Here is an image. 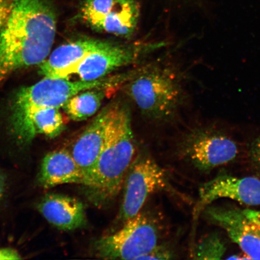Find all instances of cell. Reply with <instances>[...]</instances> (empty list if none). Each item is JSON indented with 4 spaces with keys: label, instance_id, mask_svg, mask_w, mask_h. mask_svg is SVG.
<instances>
[{
    "label": "cell",
    "instance_id": "obj_1",
    "mask_svg": "<svg viewBox=\"0 0 260 260\" xmlns=\"http://www.w3.org/2000/svg\"><path fill=\"white\" fill-rule=\"evenodd\" d=\"M56 32L51 0H12L0 32V82L16 71L43 62Z\"/></svg>",
    "mask_w": 260,
    "mask_h": 260
},
{
    "label": "cell",
    "instance_id": "obj_2",
    "mask_svg": "<svg viewBox=\"0 0 260 260\" xmlns=\"http://www.w3.org/2000/svg\"><path fill=\"white\" fill-rule=\"evenodd\" d=\"M130 114L125 107L114 105L105 143L94 169L87 198L98 207L106 206L118 196L136 157Z\"/></svg>",
    "mask_w": 260,
    "mask_h": 260
},
{
    "label": "cell",
    "instance_id": "obj_3",
    "mask_svg": "<svg viewBox=\"0 0 260 260\" xmlns=\"http://www.w3.org/2000/svg\"><path fill=\"white\" fill-rule=\"evenodd\" d=\"M245 140L230 126L207 121L191 129L182 142V158L205 181L242 164Z\"/></svg>",
    "mask_w": 260,
    "mask_h": 260
},
{
    "label": "cell",
    "instance_id": "obj_4",
    "mask_svg": "<svg viewBox=\"0 0 260 260\" xmlns=\"http://www.w3.org/2000/svg\"><path fill=\"white\" fill-rule=\"evenodd\" d=\"M125 83L130 99L143 113L152 118L171 115L183 97L180 80L167 68L152 67L135 71Z\"/></svg>",
    "mask_w": 260,
    "mask_h": 260
},
{
    "label": "cell",
    "instance_id": "obj_5",
    "mask_svg": "<svg viewBox=\"0 0 260 260\" xmlns=\"http://www.w3.org/2000/svg\"><path fill=\"white\" fill-rule=\"evenodd\" d=\"M125 74L94 81H71L68 79L45 77L34 85L24 87L16 95L11 123L17 122L38 110L63 107L71 98L87 89L124 82Z\"/></svg>",
    "mask_w": 260,
    "mask_h": 260
},
{
    "label": "cell",
    "instance_id": "obj_6",
    "mask_svg": "<svg viewBox=\"0 0 260 260\" xmlns=\"http://www.w3.org/2000/svg\"><path fill=\"white\" fill-rule=\"evenodd\" d=\"M160 237L158 221L141 211L116 232L98 239L92 251L102 259H141L160 244Z\"/></svg>",
    "mask_w": 260,
    "mask_h": 260
},
{
    "label": "cell",
    "instance_id": "obj_7",
    "mask_svg": "<svg viewBox=\"0 0 260 260\" xmlns=\"http://www.w3.org/2000/svg\"><path fill=\"white\" fill-rule=\"evenodd\" d=\"M168 186L167 174L150 155H136L123 181L119 219L123 223L137 215L152 194Z\"/></svg>",
    "mask_w": 260,
    "mask_h": 260
},
{
    "label": "cell",
    "instance_id": "obj_8",
    "mask_svg": "<svg viewBox=\"0 0 260 260\" xmlns=\"http://www.w3.org/2000/svg\"><path fill=\"white\" fill-rule=\"evenodd\" d=\"M203 211L207 222L225 232L248 259H260V211L209 205Z\"/></svg>",
    "mask_w": 260,
    "mask_h": 260
},
{
    "label": "cell",
    "instance_id": "obj_9",
    "mask_svg": "<svg viewBox=\"0 0 260 260\" xmlns=\"http://www.w3.org/2000/svg\"><path fill=\"white\" fill-rule=\"evenodd\" d=\"M164 45L165 43L160 42L129 45L111 43L87 55L78 65L74 74L83 81L103 79L113 71L135 62L145 54Z\"/></svg>",
    "mask_w": 260,
    "mask_h": 260
},
{
    "label": "cell",
    "instance_id": "obj_10",
    "mask_svg": "<svg viewBox=\"0 0 260 260\" xmlns=\"http://www.w3.org/2000/svg\"><path fill=\"white\" fill-rule=\"evenodd\" d=\"M219 199H230L247 206H260L259 178L237 177L224 171L204 181L199 188L198 213Z\"/></svg>",
    "mask_w": 260,
    "mask_h": 260
},
{
    "label": "cell",
    "instance_id": "obj_11",
    "mask_svg": "<svg viewBox=\"0 0 260 260\" xmlns=\"http://www.w3.org/2000/svg\"><path fill=\"white\" fill-rule=\"evenodd\" d=\"M114 105L107 106L94 118L74 143L71 153L85 175L88 187L105 143L107 125Z\"/></svg>",
    "mask_w": 260,
    "mask_h": 260
},
{
    "label": "cell",
    "instance_id": "obj_12",
    "mask_svg": "<svg viewBox=\"0 0 260 260\" xmlns=\"http://www.w3.org/2000/svg\"><path fill=\"white\" fill-rule=\"evenodd\" d=\"M111 43L95 39H82L61 45L41 64L40 73L47 78L68 79L87 55Z\"/></svg>",
    "mask_w": 260,
    "mask_h": 260
},
{
    "label": "cell",
    "instance_id": "obj_13",
    "mask_svg": "<svg viewBox=\"0 0 260 260\" xmlns=\"http://www.w3.org/2000/svg\"><path fill=\"white\" fill-rule=\"evenodd\" d=\"M42 216L57 229L73 231L86 225L85 209L81 201L68 195L51 193L39 204Z\"/></svg>",
    "mask_w": 260,
    "mask_h": 260
},
{
    "label": "cell",
    "instance_id": "obj_14",
    "mask_svg": "<svg viewBox=\"0 0 260 260\" xmlns=\"http://www.w3.org/2000/svg\"><path fill=\"white\" fill-rule=\"evenodd\" d=\"M39 181L42 187L50 188L64 184H79L85 187V175L66 149L52 151L42 160Z\"/></svg>",
    "mask_w": 260,
    "mask_h": 260
},
{
    "label": "cell",
    "instance_id": "obj_15",
    "mask_svg": "<svg viewBox=\"0 0 260 260\" xmlns=\"http://www.w3.org/2000/svg\"><path fill=\"white\" fill-rule=\"evenodd\" d=\"M11 125L15 137L21 144L30 142L38 135L56 138L64 127L63 117L58 109L38 110Z\"/></svg>",
    "mask_w": 260,
    "mask_h": 260
},
{
    "label": "cell",
    "instance_id": "obj_16",
    "mask_svg": "<svg viewBox=\"0 0 260 260\" xmlns=\"http://www.w3.org/2000/svg\"><path fill=\"white\" fill-rule=\"evenodd\" d=\"M139 16L138 0H115L96 30L117 37H131L137 27Z\"/></svg>",
    "mask_w": 260,
    "mask_h": 260
},
{
    "label": "cell",
    "instance_id": "obj_17",
    "mask_svg": "<svg viewBox=\"0 0 260 260\" xmlns=\"http://www.w3.org/2000/svg\"><path fill=\"white\" fill-rule=\"evenodd\" d=\"M118 84L95 87L83 91L74 95L63 106L70 118L76 121H84L99 112L108 93Z\"/></svg>",
    "mask_w": 260,
    "mask_h": 260
},
{
    "label": "cell",
    "instance_id": "obj_18",
    "mask_svg": "<svg viewBox=\"0 0 260 260\" xmlns=\"http://www.w3.org/2000/svg\"><path fill=\"white\" fill-rule=\"evenodd\" d=\"M227 247L225 240L217 233L208 234L201 239L194 251V259H220L225 255Z\"/></svg>",
    "mask_w": 260,
    "mask_h": 260
},
{
    "label": "cell",
    "instance_id": "obj_19",
    "mask_svg": "<svg viewBox=\"0 0 260 260\" xmlns=\"http://www.w3.org/2000/svg\"><path fill=\"white\" fill-rule=\"evenodd\" d=\"M115 0H84L80 9L83 20L97 30L101 22L108 14Z\"/></svg>",
    "mask_w": 260,
    "mask_h": 260
},
{
    "label": "cell",
    "instance_id": "obj_20",
    "mask_svg": "<svg viewBox=\"0 0 260 260\" xmlns=\"http://www.w3.org/2000/svg\"><path fill=\"white\" fill-rule=\"evenodd\" d=\"M242 164L260 178V132L245 140V149Z\"/></svg>",
    "mask_w": 260,
    "mask_h": 260
},
{
    "label": "cell",
    "instance_id": "obj_21",
    "mask_svg": "<svg viewBox=\"0 0 260 260\" xmlns=\"http://www.w3.org/2000/svg\"><path fill=\"white\" fill-rule=\"evenodd\" d=\"M174 258V252L170 248L159 244L152 251L143 256L141 259H171Z\"/></svg>",
    "mask_w": 260,
    "mask_h": 260
},
{
    "label": "cell",
    "instance_id": "obj_22",
    "mask_svg": "<svg viewBox=\"0 0 260 260\" xmlns=\"http://www.w3.org/2000/svg\"><path fill=\"white\" fill-rule=\"evenodd\" d=\"M12 0H0V32L11 11Z\"/></svg>",
    "mask_w": 260,
    "mask_h": 260
},
{
    "label": "cell",
    "instance_id": "obj_23",
    "mask_svg": "<svg viewBox=\"0 0 260 260\" xmlns=\"http://www.w3.org/2000/svg\"><path fill=\"white\" fill-rule=\"evenodd\" d=\"M21 256L16 250L9 248L0 249V259H19Z\"/></svg>",
    "mask_w": 260,
    "mask_h": 260
},
{
    "label": "cell",
    "instance_id": "obj_24",
    "mask_svg": "<svg viewBox=\"0 0 260 260\" xmlns=\"http://www.w3.org/2000/svg\"><path fill=\"white\" fill-rule=\"evenodd\" d=\"M5 191V182L2 176V175L0 174V202L2 200L3 194H4Z\"/></svg>",
    "mask_w": 260,
    "mask_h": 260
}]
</instances>
